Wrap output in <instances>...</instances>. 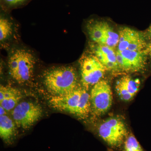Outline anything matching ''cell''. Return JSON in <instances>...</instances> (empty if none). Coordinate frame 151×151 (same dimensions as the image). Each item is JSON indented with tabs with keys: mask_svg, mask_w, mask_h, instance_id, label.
<instances>
[{
	"mask_svg": "<svg viewBox=\"0 0 151 151\" xmlns=\"http://www.w3.org/2000/svg\"><path fill=\"white\" fill-rule=\"evenodd\" d=\"M41 106L31 102H22L11 111V115L17 127L28 129L41 118Z\"/></svg>",
	"mask_w": 151,
	"mask_h": 151,
	"instance_id": "cell-6",
	"label": "cell"
},
{
	"mask_svg": "<svg viewBox=\"0 0 151 151\" xmlns=\"http://www.w3.org/2000/svg\"><path fill=\"white\" fill-rule=\"evenodd\" d=\"M119 36L117 50L119 51H141L146 49L147 45L144 34L130 28H122L119 31Z\"/></svg>",
	"mask_w": 151,
	"mask_h": 151,
	"instance_id": "cell-10",
	"label": "cell"
},
{
	"mask_svg": "<svg viewBox=\"0 0 151 151\" xmlns=\"http://www.w3.org/2000/svg\"><path fill=\"white\" fill-rule=\"evenodd\" d=\"M79 63L81 83L82 86L87 90L102 80L107 70L93 53L83 55Z\"/></svg>",
	"mask_w": 151,
	"mask_h": 151,
	"instance_id": "cell-4",
	"label": "cell"
},
{
	"mask_svg": "<svg viewBox=\"0 0 151 151\" xmlns=\"http://www.w3.org/2000/svg\"><path fill=\"white\" fill-rule=\"evenodd\" d=\"M87 91L83 86H79L67 94L52 96L49 103L51 107L58 111L85 119L91 111L90 95Z\"/></svg>",
	"mask_w": 151,
	"mask_h": 151,
	"instance_id": "cell-1",
	"label": "cell"
},
{
	"mask_svg": "<svg viewBox=\"0 0 151 151\" xmlns=\"http://www.w3.org/2000/svg\"><path fill=\"white\" fill-rule=\"evenodd\" d=\"M98 132L102 139L113 147L122 145L127 134V127L124 121L117 117L108 118L102 122Z\"/></svg>",
	"mask_w": 151,
	"mask_h": 151,
	"instance_id": "cell-5",
	"label": "cell"
},
{
	"mask_svg": "<svg viewBox=\"0 0 151 151\" xmlns=\"http://www.w3.org/2000/svg\"><path fill=\"white\" fill-rule=\"evenodd\" d=\"M149 33H150V35L151 37V26L150 27L149 30Z\"/></svg>",
	"mask_w": 151,
	"mask_h": 151,
	"instance_id": "cell-20",
	"label": "cell"
},
{
	"mask_svg": "<svg viewBox=\"0 0 151 151\" xmlns=\"http://www.w3.org/2000/svg\"><path fill=\"white\" fill-rule=\"evenodd\" d=\"M4 1L9 5L14 6L21 4L20 0H3Z\"/></svg>",
	"mask_w": 151,
	"mask_h": 151,
	"instance_id": "cell-17",
	"label": "cell"
},
{
	"mask_svg": "<svg viewBox=\"0 0 151 151\" xmlns=\"http://www.w3.org/2000/svg\"><path fill=\"white\" fill-rule=\"evenodd\" d=\"M140 81L139 78H134L130 76H122L117 81L116 91L123 101L128 102L133 99L139 89Z\"/></svg>",
	"mask_w": 151,
	"mask_h": 151,
	"instance_id": "cell-12",
	"label": "cell"
},
{
	"mask_svg": "<svg viewBox=\"0 0 151 151\" xmlns=\"http://www.w3.org/2000/svg\"><path fill=\"white\" fill-rule=\"evenodd\" d=\"M86 30L93 43L115 48L119 43V36L107 22L93 20L86 25Z\"/></svg>",
	"mask_w": 151,
	"mask_h": 151,
	"instance_id": "cell-7",
	"label": "cell"
},
{
	"mask_svg": "<svg viewBox=\"0 0 151 151\" xmlns=\"http://www.w3.org/2000/svg\"><path fill=\"white\" fill-rule=\"evenodd\" d=\"M146 50L148 55L151 57V43L149 44V45H147Z\"/></svg>",
	"mask_w": 151,
	"mask_h": 151,
	"instance_id": "cell-19",
	"label": "cell"
},
{
	"mask_svg": "<svg viewBox=\"0 0 151 151\" xmlns=\"http://www.w3.org/2000/svg\"><path fill=\"white\" fill-rule=\"evenodd\" d=\"M21 92L16 88L8 85L0 86V106L6 111H12L22 98Z\"/></svg>",
	"mask_w": 151,
	"mask_h": 151,
	"instance_id": "cell-13",
	"label": "cell"
},
{
	"mask_svg": "<svg viewBox=\"0 0 151 151\" xmlns=\"http://www.w3.org/2000/svg\"><path fill=\"white\" fill-rule=\"evenodd\" d=\"M6 111L1 106H0V116H4L6 114Z\"/></svg>",
	"mask_w": 151,
	"mask_h": 151,
	"instance_id": "cell-18",
	"label": "cell"
},
{
	"mask_svg": "<svg viewBox=\"0 0 151 151\" xmlns=\"http://www.w3.org/2000/svg\"><path fill=\"white\" fill-rule=\"evenodd\" d=\"M36 63L34 54L24 47L12 50L8 56V65L11 77L19 84H26L32 80Z\"/></svg>",
	"mask_w": 151,
	"mask_h": 151,
	"instance_id": "cell-3",
	"label": "cell"
},
{
	"mask_svg": "<svg viewBox=\"0 0 151 151\" xmlns=\"http://www.w3.org/2000/svg\"><path fill=\"white\" fill-rule=\"evenodd\" d=\"M42 78L44 85L52 96L64 95L80 86L76 70L70 65L50 68Z\"/></svg>",
	"mask_w": 151,
	"mask_h": 151,
	"instance_id": "cell-2",
	"label": "cell"
},
{
	"mask_svg": "<svg viewBox=\"0 0 151 151\" xmlns=\"http://www.w3.org/2000/svg\"><path fill=\"white\" fill-rule=\"evenodd\" d=\"M91 111L100 116L107 113L113 102L111 86L108 81L101 80L92 87L90 93Z\"/></svg>",
	"mask_w": 151,
	"mask_h": 151,
	"instance_id": "cell-8",
	"label": "cell"
},
{
	"mask_svg": "<svg viewBox=\"0 0 151 151\" xmlns=\"http://www.w3.org/2000/svg\"><path fill=\"white\" fill-rule=\"evenodd\" d=\"M93 54L97 57L107 70L120 72L115 48L93 43L90 46Z\"/></svg>",
	"mask_w": 151,
	"mask_h": 151,
	"instance_id": "cell-11",
	"label": "cell"
},
{
	"mask_svg": "<svg viewBox=\"0 0 151 151\" xmlns=\"http://www.w3.org/2000/svg\"><path fill=\"white\" fill-rule=\"evenodd\" d=\"M124 151H144L134 135H129L124 142Z\"/></svg>",
	"mask_w": 151,
	"mask_h": 151,
	"instance_id": "cell-16",
	"label": "cell"
},
{
	"mask_svg": "<svg viewBox=\"0 0 151 151\" xmlns=\"http://www.w3.org/2000/svg\"><path fill=\"white\" fill-rule=\"evenodd\" d=\"M12 23L8 19L1 16L0 18V41L3 43L9 40L13 34Z\"/></svg>",
	"mask_w": 151,
	"mask_h": 151,
	"instance_id": "cell-15",
	"label": "cell"
},
{
	"mask_svg": "<svg viewBox=\"0 0 151 151\" xmlns=\"http://www.w3.org/2000/svg\"><path fill=\"white\" fill-rule=\"evenodd\" d=\"M17 127L9 116H0V137L6 144L10 145L13 142L17 136Z\"/></svg>",
	"mask_w": 151,
	"mask_h": 151,
	"instance_id": "cell-14",
	"label": "cell"
},
{
	"mask_svg": "<svg viewBox=\"0 0 151 151\" xmlns=\"http://www.w3.org/2000/svg\"><path fill=\"white\" fill-rule=\"evenodd\" d=\"M117 62L121 71L136 72L143 70L147 63V52L141 51L116 50Z\"/></svg>",
	"mask_w": 151,
	"mask_h": 151,
	"instance_id": "cell-9",
	"label": "cell"
}]
</instances>
